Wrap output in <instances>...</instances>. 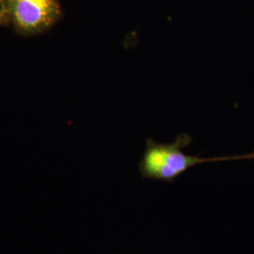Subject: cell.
Wrapping results in <instances>:
<instances>
[{"mask_svg": "<svg viewBox=\"0 0 254 254\" xmlns=\"http://www.w3.org/2000/svg\"><path fill=\"white\" fill-rule=\"evenodd\" d=\"M0 26H9V21L5 11L4 0H0Z\"/></svg>", "mask_w": 254, "mask_h": 254, "instance_id": "3957f363", "label": "cell"}, {"mask_svg": "<svg viewBox=\"0 0 254 254\" xmlns=\"http://www.w3.org/2000/svg\"><path fill=\"white\" fill-rule=\"evenodd\" d=\"M4 6L9 26L23 36L46 32L64 15L59 0H4Z\"/></svg>", "mask_w": 254, "mask_h": 254, "instance_id": "7a4b0ae2", "label": "cell"}, {"mask_svg": "<svg viewBox=\"0 0 254 254\" xmlns=\"http://www.w3.org/2000/svg\"><path fill=\"white\" fill-rule=\"evenodd\" d=\"M191 141L192 138L188 134L179 135L171 143L156 142L148 138L138 165L141 175L155 181L173 182L194 166L241 158V156L200 157L185 154L183 149L190 145Z\"/></svg>", "mask_w": 254, "mask_h": 254, "instance_id": "6da1fadb", "label": "cell"}]
</instances>
